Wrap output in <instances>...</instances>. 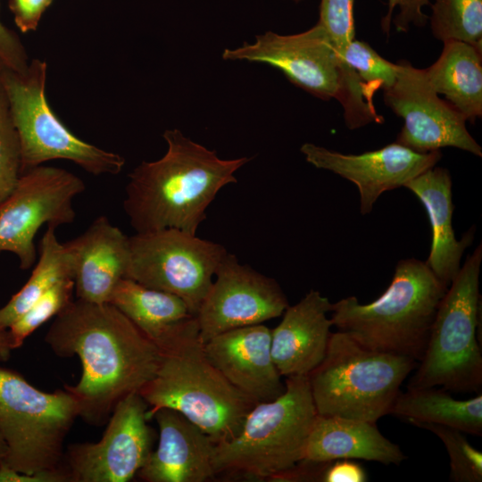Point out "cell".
I'll use <instances>...</instances> for the list:
<instances>
[{
    "instance_id": "25",
    "label": "cell",
    "mask_w": 482,
    "mask_h": 482,
    "mask_svg": "<svg viewBox=\"0 0 482 482\" xmlns=\"http://www.w3.org/2000/svg\"><path fill=\"white\" fill-rule=\"evenodd\" d=\"M389 414L409 422L446 426L465 434L482 436V395L468 400L453 398L444 388L407 389L399 393Z\"/></svg>"
},
{
    "instance_id": "24",
    "label": "cell",
    "mask_w": 482,
    "mask_h": 482,
    "mask_svg": "<svg viewBox=\"0 0 482 482\" xmlns=\"http://www.w3.org/2000/svg\"><path fill=\"white\" fill-rule=\"evenodd\" d=\"M108 303L154 343L196 318L180 297L128 278L116 284Z\"/></svg>"
},
{
    "instance_id": "4",
    "label": "cell",
    "mask_w": 482,
    "mask_h": 482,
    "mask_svg": "<svg viewBox=\"0 0 482 482\" xmlns=\"http://www.w3.org/2000/svg\"><path fill=\"white\" fill-rule=\"evenodd\" d=\"M447 288L425 262L402 260L379 297L366 304L355 296L343 298L331 304L330 320L367 348L419 362Z\"/></svg>"
},
{
    "instance_id": "9",
    "label": "cell",
    "mask_w": 482,
    "mask_h": 482,
    "mask_svg": "<svg viewBox=\"0 0 482 482\" xmlns=\"http://www.w3.org/2000/svg\"><path fill=\"white\" fill-rule=\"evenodd\" d=\"M78 417V402L65 388L44 392L0 368V434L11 468L34 474L62 467L63 443Z\"/></svg>"
},
{
    "instance_id": "20",
    "label": "cell",
    "mask_w": 482,
    "mask_h": 482,
    "mask_svg": "<svg viewBox=\"0 0 482 482\" xmlns=\"http://www.w3.org/2000/svg\"><path fill=\"white\" fill-rule=\"evenodd\" d=\"M331 303L317 290H310L283 312L271 329V355L281 376H308L323 360L332 323L327 317Z\"/></svg>"
},
{
    "instance_id": "28",
    "label": "cell",
    "mask_w": 482,
    "mask_h": 482,
    "mask_svg": "<svg viewBox=\"0 0 482 482\" xmlns=\"http://www.w3.org/2000/svg\"><path fill=\"white\" fill-rule=\"evenodd\" d=\"M343 58L356 72L368 102L374 104L375 93L392 87L398 73V64L379 55L369 44L353 39Z\"/></svg>"
},
{
    "instance_id": "8",
    "label": "cell",
    "mask_w": 482,
    "mask_h": 482,
    "mask_svg": "<svg viewBox=\"0 0 482 482\" xmlns=\"http://www.w3.org/2000/svg\"><path fill=\"white\" fill-rule=\"evenodd\" d=\"M47 64L33 59L27 70L0 74L21 152V173L52 160H67L95 175L119 174L125 159L75 136L55 115L46 96Z\"/></svg>"
},
{
    "instance_id": "34",
    "label": "cell",
    "mask_w": 482,
    "mask_h": 482,
    "mask_svg": "<svg viewBox=\"0 0 482 482\" xmlns=\"http://www.w3.org/2000/svg\"><path fill=\"white\" fill-rule=\"evenodd\" d=\"M0 58L4 66L17 72L27 70L29 61L25 46L17 34L0 20Z\"/></svg>"
},
{
    "instance_id": "1",
    "label": "cell",
    "mask_w": 482,
    "mask_h": 482,
    "mask_svg": "<svg viewBox=\"0 0 482 482\" xmlns=\"http://www.w3.org/2000/svg\"><path fill=\"white\" fill-rule=\"evenodd\" d=\"M45 341L62 358L78 356L81 377L65 386L87 423H106L125 396L154 376L159 349L123 313L109 303L73 300L55 316Z\"/></svg>"
},
{
    "instance_id": "38",
    "label": "cell",
    "mask_w": 482,
    "mask_h": 482,
    "mask_svg": "<svg viewBox=\"0 0 482 482\" xmlns=\"http://www.w3.org/2000/svg\"><path fill=\"white\" fill-rule=\"evenodd\" d=\"M12 350L8 329L0 330V362L7 361Z\"/></svg>"
},
{
    "instance_id": "7",
    "label": "cell",
    "mask_w": 482,
    "mask_h": 482,
    "mask_svg": "<svg viewBox=\"0 0 482 482\" xmlns=\"http://www.w3.org/2000/svg\"><path fill=\"white\" fill-rule=\"evenodd\" d=\"M482 247L467 257L437 308L428 343L407 389L441 386L456 392L482 387V355L476 334L480 316Z\"/></svg>"
},
{
    "instance_id": "37",
    "label": "cell",
    "mask_w": 482,
    "mask_h": 482,
    "mask_svg": "<svg viewBox=\"0 0 482 482\" xmlns=\"http://www.w3.org/2000/svg\"><path fill=\"white\" fill-rule=\"evenodd\" d=\"M363 468L350 460L332 461L327 467L322 482H365L368 479Z\"/></svg>"
},
{
    "instance_id": "13",
    "label": "cell",
    "mask_w": 482,
    "mask_h": 482,
    "mask_svg": "<svg viewBox=\"0 0 482 482\" xmlns=\"http://www.w3.org/2000/svg\"><path fill=\"white\" fill-rule=\"evenodd\" d=\"M148 408L137 392L131 393L117 403L98 442L70 445L62 461L70 482L131 480L153 451Z\"/></svg>"
},
{
    "instance_id": "10",
    "label": "cell",
    "mask_w": 482,
    "mask_h": 482,
    "mask_svg": "<svg viewBox=\"0 0 482 482\" xmlns=\"http://www.w3.org/2000/svg\"><path fill=\"white\" fill-rule=\"evenodd\" d=\"M129 246L126 278L180 297L195 316L228 253L220 244L178 229L136 233Z\"/></svg>"
},
{
    "instance_id": "11",
    "label": "cell",
    "mask_w": 482,
    "mask_h": 482,
    "mask_svg": "<svg viewBox=\"0 0 482 482\" xmlns=\"http://www.w3.org/2000/svg\"><path fill=\"white\" fill-rule=\"evenodd\" d=\"M85 189L80 178L62 168L42 164L22 172L0 204V253H12L21 270L30 269L37 259L34 240L39 229L72 223L73 200Z\"/></svg>"
},
{
    "instance_id": "36",
    "label": "cell",
    "mask_w": 482,
    "mask_h": 482,
    "mask_svg": "<svg viewBox=\"0 0 482 482\" xmlns=\"http://www.w3.org/2000/svg\"><path fill=\"white\" fill-rule=\"evenodd\" d=\"M0 482H70V478L63 467L26 474L4 462L0 465Z\"/></svg>"
},
{
    "instance_id": "27",
    "label": "cell",
    "mask_w": 482,
    "mask_h": 482,
    "mask_svg": "<svg viewBox=\"0 0 482 482\" xmlns=\"http://www.w3.org/2000/svg\"><path fill=\"white\" fill-rule=\"evenodd\" d=\"M431 9L436 39L465 42L482 51V0H435Z\"/></svg>"
},
{
    "instance_id": "23",
    "label": "cell",
    "mask_w": 482,
    "mask_h": 482,
    "mask_svg": "<svg viewBox=\"0 0 482 482\" xmlns=\"http://www.w3.org/2000/svg\"><path fill=\"white\" fill-rule=\"evenodd\" d=\"M443 43L438 59L424 69L425 77L466 121L474 122L482 115V51L461 41Z\"/></svg>"
},
{
    "instance_id": "19",
    "label": "cell",
    "mask_w": 482,
    "mask_h": 482,
    "mask_svg": "<svg viewBox=\"0 0 482 482\" xmlns=\"http://www.w3.org/2000/svg\"><path fill=\"white\" fill-rule=\"evenodd\" d=\"M63 245L71 260L77 299L108 303L116 284L127 275L129 237L101 215L83 233Z\"/></svg>"
},
{
    "instance_id": "29",
    "label": "cell",
    "mask_w": 482,
    "mask_h": 482,
    "mask_svg": "<svg viewBox=\"0 0 482 482\" xmlns=\"http://www.w3.org/2000/svg\"><path fill=\"white\" fill-rule=\"evenodd\" d=\"M411 424L429 430L442 441L450 459V481H482V453L469 443L465 433L438 424L426 422Z\"/></svg>"
},
{
    "instance_id": "5",
    "label": "cell",
    "mask_w": 482,
    "mask_h": 482,
    "mask_svg": "<svg viewBox=\"0 0 482 482\" xmlns=\"http://www.w3.org/2000/svg\"><path fill=\"white\" fill-rule=\"evenodd\" d=\"M285 385L278 398L250 410L235 436L215 445L216 476L275 481L303 459L318 413L308 376L287 377Z\"/></svg>"
},
{
    "instance_id": "6",
    "label": "cell",
    "mask_w": 482,
    "mask_h": 482,
    "mask_svg": "<svg viewBox=\"0 0 482 482\" xmlns=\"http://www.w3.org/2000/svg\"><path fill=\"white\" fill-rule=\"evenodd\" d=\"M411 358L367 348L342 331L331 333L325 356L308 375L318 414L377 422L389 414Z\"/></svg>"
},
{
    "instance_id": "15",
    "label": "cell",
    "mask_w": 482,
    "mask_h": 482,
    "mask_svg": "<svg viewBox=\"0 0 482 482\" xmlns=\"http://www.w3.org/2000/svg\"><path fill=\"white\" fill-rule=\"evenodd\" d=\"M196 314L202 344L237 328L279 317L288 307L278 283L228 253Z\"/></svg>"
},
{
    "instance_id": "17",
    "label": "cell",
    "mask_w": 482,
    "mask_h": 482,
    "mask_svg": "<svg viewBox=\"0 0 482 482\" xmlns=\"http://www.w3.org/2000/svg\"><path fill=\"white\" fill-rule=\"evenodd\" d=\"M203 346L217 370L255 403L272 401L285 392L271 355V329L262 323L222 332Z\"/></svg>"
},
{
    "instance_id": "32",
    "label": "cell",
    "mask_w": 482,
    "mask_h": 482,
    "mask_svg": "<svg viewBox=\"0 0 482 482\" xmlns=\"http://www.w3.org/2000/svg\"><path fill=\"white\" fill-rule=\"evenodd\" d=\"M354 0H320L319 23L343 56L354 39Z\"/></svg>"
},
{
    "instance_id": "41",
    "label": "cell",
    "mask_w": 482,
    "mask_h": 482,
    "mask_svg": "<svg viewBox=\"0 0 482 482\" xmlns=\"http://www.w3.org/2000/svg\"><path fill=\"white\" fill-rule=\"evenodd\" d=\"M294 1L298 2V1H300V0H294Z\"/></svg>"
},
{
    "instance_id": "2",
    "label": "cell",
    "mask_w": 482,
    "mask_h": 482,
    "mask_svg": "<svg viewBox=\"0 0 482 482\" xmlns=\"http://www.w3.org/2000/svg\"><path fill=\"white\" fill-rule=\"evenodd\" d=\"M164 155L142 162L129 174L123 209L136 233L178 229L196 235L219 191L237 180L248 157L225 160L215 151L167 129Z\"/></svg>"
},
{
    "instance_id": "21",
    "label": "cell",
    "mask_w": 482,
    "mask_h": 482,
    "mask_svg": "<svg viewBox=\"0 0 482 482\" xmlns=\"http://www.w3.org/2000/svg\"><path fill=\"white\" fill-rule=\"evenodd\" d=\"M424 205L432 229V243L425 262L436 278L449 286L461 269L465 249L473 239V229L457 240L452 225L453 204L449 171L432 167L409 180L404 186Z\"/></svg>"
},
{
    "instance_id": "22",
    "label": "cell",
    "mask_w": 482,
    "mask_h": 482,
    "mask_svg": "<svg viewBox=\"0 0 482 482\" xmlns=\"http://www.w3.org/2000/svg\"><path fill=\"white\" fill-rule=\"evenodd\" d=\"M405 458L375 422L317 414L303 460L320 462L358 459L398 465Z\"/></svg>"
},
{
    "instance_id": "16",
    "label": "cell",
    "mask_w": 482,
    "mask_h": 482,
    "mask_svg": "<svg viewBox=\"0 0 482 482\" xmlns=\"http://www.w3.org/2000/svg\"><path fill=\"white\" fill-rule=\"evenodd\" d=\"M300 151L316 168L353 182L359 190L361 212L364 215L372 211L381 194L403 187L436 166L442 157L440 150L419 153L396 142L360 154H345L312 143L303 144Z\"/></svg>"
},
{
    "instance_id": "18",
    "label": "cell",
    "mask_w": 482,
    "mask_h": 482,
    "mask_svg": "<svg viewBox=\"0 0 482 482\" xmlns=\"http://www.w3.org/2000/svg\"><path fill=\"white\" fill-rule=\"evenodd\" d=\"M152 418L159 427L158 445L138 470V478L146 482H204L216 477V444L209 435L170 408L158 409Z\"/></svg>"
},
{
    "instance_id": "39",
    "label": "cell",
    "mask_w": 482,
    "mask_h": 482,
    "mask_svg": "<svg viewBox=\"0 0 482 482\" xmlns=\"http://www.w3.org/2000/svg\"><path fill=\"white\" fill-rule=\"evenodd\" d=\"M8 453L7 445L0 434V465L5 461Z\"/></svg>"
},
{
    "instance_id": "3",
    "label": "cell",
    "mask_w": 482,
    "mask_h": 482,
    "mask_svg": "<svg viewBox=\"0 0 482 482\" xmlns=\"http://www.w3.org/2000/svg\"><path fill=\"white\" fill-rule=\"evenodd\" d=\"M159 364L138 394L147 418L173 409L202 428L215 444L235 436L257 403L233 386L207 359L196 318L155 343Z\"/></svg>"
},
{
    "instance_id": "30",
    "label": "cell",
    "mask_w": 482,
    "mask_h": 482,
    "mask_svg": "<svg viewBox=\"0 0 482 482\" xmlns=\"http://www.w3.org/2000/svg\"><path fill=\"white\" fill-rule=\"evenodd\" d=\"M73 293L74 282L69 278L57 283L40 297L7 328L12 348L21 346L31 333L65 309L74 300Z\"/></svg>"
},
{
    "instance_id": "14",
    "label": "cell",
    "mask_w": 482,
    "mask_h": 482,
    "mask_svg": "<svg viewBox=\"0 0 482 482\" xmlns=\"http://www.w3.org/2000/svg\"><path fill=\"white\" fill-rule=\"evenodd\" d=\"M395 84L384 90L385 104L403 120L396 143L419 153L456 147L482 156L464 117L429 86L424 69L399 61Z\"/></svg>"
},
{
    "instance_id": "31",
    "label": "cell",
    "mask_w": 482,
    "mask_h": 482,
    "mask_svg": "<svg viewBox=\"0 0 482 482\" xmlns=\"http://www.w3.org/2000/svg\"><path fill=\"white\" fill-rule=\"evenodd\" d=\"M21 174L20 139L0 80V204L12 192Z\"/></svg>"
},
{
    "instance_id": "40",
    "label": "cell",
    "mask_w": 482,
    "mask_h": 482,
    "mask_svg": "<svg viewBox=\"0 0 482 482\" xmlns=\"http://www.w3.org/2000/svg\"><path fill=\"white\" fill-rule=\"evenodd\" d=\"M4 67H5V66H4L3 61H2L1 58H0V74H1V72L3 71V70L4 69Z\"/></svg>"
},
{
    "instance_id": "26",
    "label": "cell",
    "mask_w": 482,
    "mask_h": 482,
    "mask_svg": "<svg viewBox=\"0 0 482 482\" xmlns=\"http://www.w3.org/2000/svg\"><path fill=\"white\" fill-rule=\"evenodd\" d=\"M55 229L47 226L38 249V261L24 286L0 308V330L7 329L57 283L72 279L71 256L59 242Z\"/></svg>"
},
{
    "instance_id": "33",
    "label": "cell",
    "mask_w": 482,
    "mask_h": 482,
    "mask_svg": "<svg viewBox=\"0 0 482 482\" xmlns=\"http://www.w3.org/2000/svg\"><path fill=\"white\" fill-rule=\"evenodd\" d=\"M430 4V0H388L387 13L384 16L381 25L385 33H388L394 10L397 7L398 14L394 24L398 31L406 32L411 25L424 26L428 16L423 8Z\"/></svg>"
},
{
    "instance_id": "35",
    "label": "cell",
    "mask_w": 482,
    "mask_h": 482,
    "mask_svg": "<svg viewBox=\"0 0 482 482\" xmlns=\"http://www.w3.org/2000/svg\"><path fill=\"white\" fill-rule=\"evenodd\" d=\"M54 0H9V8L18 29L28 33L35 31L41 18Z\"/></svg>"
},
{
    "instance_id": "12",
    "label": "cell",
    "mask_w": 482,
    "mask_h": 482,
    "mask_svg": "<svg viewBox=\"0 0 482 482\" xmlns=\"http://www.w3.org/2000/svg\"><path fill=\"white\" fill-rule=\"evenodd\" d=\"M222 58L269 64L293 84L325 100L339 101L345 82L355 75L319 22L294 35L267 31L252 44L225 49Z\"/></svg>"
}]
</instances>
